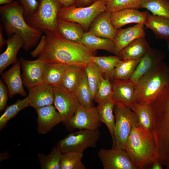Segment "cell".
Segmentation results:
<instances>
[{"instance_id":"cell-18","label":"cell","mask_w":169,"mask_h":169,"mask_svg":"<svg viewBox=\"0 0 169 169\" xmlns=\"http://www.w3.org/2000/svg\"><path fill=\"white\" fill-rule=\"evenodd\" d=\"M111 13L105 10L101 13L92 22L88 31L96 36L115 40L118 29L112 25Z\"/></svg>"},{"instance_id":"cell-29","label":"cell","mask_w":169,"mask_h":169,"mask_svg":"<svg viewBox=\"0 0 169 169\" xmlns=\"http://www.w3.org/2000/svg\"><path fill=\"white\" fill-rule=\"evenodd\" d=\"M130 108L137 116L138 125L152 133L153 115L151 103H134Z\"/></svg>"},{"instance_id":"cell-45","label":"cell","mask_w":169,"mask_h":169,"mask_svg":"<svg viewBox=\"0 0 169 169\" xmlns=\"http://www.w3.org/2000/svg\"><path fill=\"white\" fill-rule=\"evenodd\" d=\"M3 26L2 24L0 25V51H2L3 47L5 44H6L7 40H5L3 37Z\"/></svg>"},{"instance_id":"cell-15","label":"cell","mask_w":169,"mask_h":169,"mask_svg":"<svg viewBox=\"0 0 169 169\" xmlns=\"http://www.w3.org/2000/svg\"><path fill=\"white\" fill-rule=\"evenodd\" d=\"M38 115L37 120L38 133L45 134L51 131L55 126L62 122L58 111L53 105L35 109Z\"/></svg>"},{"instance_id":"cell-30","label":"cell","mask_w":169,"mask_h":169,"mask_svg":"<svg viewBox=\"0 0 169 169\" xmlns=\"http://www.w3.org/2000/svg\"><path fill=\"white\" fill-rule=\"evenodd\" d=\"M74 92L80 104L89 108L94 106L93 101L94 100L88 82L84 68L79 82Z\"/></svg>"},{"instance_id":"cell-32","label":"cell","mask_w":169,"mask_h":169,"mask_svg":"<svg viewBox=\"0 0 169 169\" xmlns=\"http://www.w3.org/2000/svg\"><path fill=\"white\" fill-rule=\"evenodd\" d=\"M121 60L115 56H93L91 61L96 64L99 67L105 78L110 80L113 78L115 68L117 64Z\"/></svg>"},{"instance_id":"cell-22","label":"cell","mask_w":169,"mask_h":169,"mask_svg":"<svg viewBox=\"0 0 169 169\" xmlns=\"http://www.w3.org/2000/svg\"><path fill=\"white\" fill-rule=\"evenodd\" d=\"M6 50L0 55V74L8 66L19 60L17 55L20 49L23 47L24 42L18 35L14 34L8 37Z\"/></svg>"},{"instance_id":"cell-31","label":"cell","mask_w":169,"mask_h":169,"mask_svg":"<svg viewBox=\"0 0 169 169\" xmlns=\"http://www.w3.org/2000/svg\"><path fill=\"white\" fill-rule=\"evenodd\" d=\"M88 82L94 100L103 77L102 72L98 65L91 61L84 67Z\"/></svg>"},{"instance_id":"cell-26","label":"cell","mask_w":169,"mask_h":169,"mask_svg":"<svg viewBox=\"0 0 169 169\" xmlns=\"http://www.w3.org/2000/svg\"><path fill=\"white\" fill-rule=\"evenodd\" d=\"M150 47L144 36L133 41L116 55L121 60L141 59Z\"/></svg>"},{"instance_id":"cell-39","label":"cell","mask_w":169,"mask_h":169,"mask_svg":"<svg viewBox=\"0 0 169 169\" xmlns=\"http://www.w3.org/2000/svg\"><path fill=\"white\" fill-rule=\"evenodd\" d=\"M142 0H109L106 6L105 10L110 13L126 8H140Z\"/></svg>"},{"instance_id":"cell-44","label":"cell","mask_w":169,"mask_h":169,"mask_svg":"<svg viewBox=\"0 0 169 169\" xmlns=\"http://www.w3.org/2000/svg\"><path fill=\"white\" fill-rule=\"evenodd\" d=\"M93 0H77L75 5L77 7L89 6L93 3Z\"/></svg>"},{"instance_id":"cell-14","label":"cell","mask_w":169,"mask_h":169,"mask_svg":"<svg viewBox=\"0 0 169 169\" xmlns=\"http://www.w3.org/2000/svg\"><path fill=\"white\" fill-rule=\"evenodd\" d=\"M110 81L113 89L112 99L115 104L130 108L135 103V84L130 79L113 78Z\"/></svg>"},{"instance_id":"cell-27","label":"cell","mask_w":169,"mask_h":169,"mask_svg":"<svg viewBox=\"0 0 169 169\" xmlns=\"http://www.w3.org/2000/svg\"><path fill=\"white\" fill-rule=\"evenodd\" d=\"M57 28L58 32L64 38L72 42L81 43L85 31L80 24L58 19Z\"/></svg>"},{"instance_id":"cell-49","label":"cell","mask_w":169,"mask_h":169,"mask_svg":"<svg viewBox=\"0 0 169 169\" xmlns=\"http://www.w3.org/2000/svg\"><path fill=\"white\" fill-rule=\"evenodd\" d=\"M166 169H169V165L166 166Z\"/></svg>"},{"instance_id":"cell-2","label":"cell","mask_w":169,"mask_h":169,"mask_svg":"<svg viewBox=\"0 0 169 169\" xmlns=\"http://www.w3.org/2000/svg\"><path fill=\"white\" fill-rule=\"evenodd\" d=\"M0 21L8 36L16 34L23 40L24 49L27 51L38 43L43 32L29 26L24 17V10L19 1L0 7Z\"/></svg>"},{"instance_id":"cell-28","label":"cell","mask_w":169,"mask_h":169,"mask_svg":"<svg viewBox=\"0 0 169 169\" xmlns=\"http://www.w3.org/2000/svg\"><path fill=\"white\" fill-rule=\"evenodd\" d=\"M81 43L93 51L104 50L114 54L115 47L113 41L96 36L89 31L84 33Z\"/></svg>"},{"instance_id":"cell-7","label":"cell","mask_w":169,"mask_h":169,"mask_svg":"<svg viewBox=\"0 0 169 169\" xmlns=\"http://www.w3.org/2000/svg\"><path fill=\"white\" fill-rule=\"evenodd\" d=\"M106 3L102 1L93 3L86 7H77L74 5L62 7L59 10L58 19L77 23L88 31L93 20L101 13L106 10Z\"/></svg>"},{"instance_id":"cell-23","label":"cell","mask_w":169,"mask_h":169,"mask_svg":"<svg viewBox=\"0 0 169 169\" xmlns=\"http://www.w3.org/2000/svg\"><path fill=\"white\" fill-rule=\"evenodd\" d=\"M97 104L96 108L100 120L108 129L112 139V148H114L115 146L114 135L115 118L113 113L115 103L111 99Z\"/></svg>"},{"instance_id":"cell-19","label":"cell","mask_w":169,"mask_h":169,"mask_svg":"<svg viewBox=\"0 0 169 169\" xmlns=\"http://www.w3.org/2000/svg\"><path fill=\"white\" fill-rule=\"evenodd\" d=\"M21 68L20 63L18 60L14 64L10 69L1 74V78L7 85L8 97L10 99L18 94L24 97L27 95L20 74Z\"/></svg>"},{"instance_id":"cell-40","label":"cell","mask_w":169,"mask_h":169,"mask_svg":"<svg viewBox=\"0 0 169 169\" xmlns=\"http://www.w3.org/2000/svg\"><path fill=\"white\" fill-rule=\"evenodd\" d=\"M113 89L110 81L107 78H102L96 93L94 101L98 103L112 99Z\"/></svg>"},{"instance_id":"cell-13","label":"cell","mask_w":169,"mask_h":169,"mask_svg":"<svg viewBox=\"0 0 169 169\" xmlns=\"http://www.w3.org/2000/svg\"><path fill=\"white\" fill-rule=\"evenodd\" d=\"M19 60L23 70V85L28 89L43 83V72L46 62L38 58L30 61L20 57Z\"/></svg>"},{"instance_id":"cell-33","label":"cell","mask_w":169,"mask_h":169,"mask_svg":"<svg viewBox=\"0 0 169 169\" xmlns=\"http://www.w3.org/2000/svg\"><path fill=\"white\" fill-rule=\"evenodd\" d=\"M141 59L121 60L115 66L113 78L129 79L132 76Z\"/></svg>"},{"instance_id":"cell-41","label":"cell","mask_w":169,"mask_h":169,"mask_svg":"<svg viewBox=\"0 0 169 169\" xmlns=\"http://www.w3.org/2000/svg\"><path fill=\"white\" fill-rule=\"evenodd\" d=\"M19 2L23 8L24 18L34 14L38 8V2L36 0H19Z\"/></svg>"},{"instance_id":"cell-38","label":"cell","mask_w":169,"mask_h":169,"mask_svg":"<svg viewBox=\"0 0 169 169\" xmlns=\"http://www.w3.org/2000/svg\"><path fill=\"white\" fill-rule=\"evenodd\" d=\"M84 68L69 65L61 85L67 90L74 92L80 80Z\"/></svg>"},{"instance_id":"cell-8","label":"cell","mask_w":169,"mask_h":169,"mask_svg":"<svg viewBox=\"0 0 169 169\" xmlns=\"http://www.w3.org/2000/svg\"><path fill=\"white\" fill-rule=\"evenodd\" d=\"M114 112L115 118L114 147L125 150L127 140L133 127L138 124V119L130 107L122 105L115 104Z\"/></svg>"},{"instance_id":"cell-6","label":"cell","mask_w":169,"mask_h":169,"mask_svg":"<svg viewBox=\"0 0 169 169\" xmlns=\"http://www.w3.org/2000/svg\"><path fill=\"white\" fill-rule=\"evenodd\" d=\"M62 7L57 0H39L35 13L24 18L29 26L43 33L57 31V16Z\"/></svg>"},{"instance_id":"cell-20","label":"cell","mask_w":169,"mask_h":169,"mask_svg":"<svg viewBox=\"0 0 169 169\" xmlns=\"http://www.w3.org/2000/svg\"><path fill=\"white\" fill-rule=\"evenodd\" d=\"M163 57L162 52L150 47L141 59L130 79L136 85L142 76L163 60Z\"/></svg>"},{"instance_id":"cell-10","label":"cell","mask_w":169,"mask_h":169,"mask_svg":"<svg viewBox=\"0 0 169 169\" xmlns=\"http://www.w3.org/2000/svg\"><path fill=\"white\" fill-rule=\"evenodd\" d=\"M53 89L54 104L64 124L74 115L80 103L74 93L61 84L54 86Z\"/></svg>"},{"instance_id":"cell-34","label":"cell","mask_w":169,"mask_h":169,"mask_svg":"<svg viewBox=\"0 0 169 169\" xmlns=\"http://www.w3.org/2000/svg\"><path fill=\"white\" fill-rule=\"evenodd\" d=\"M63 153L56 146H54L47 155L39 153L38 159L41 169H60V160Z\"/></svg>"},{"instance_id":"cell-46","label":"cell","mask_w":169,"mask_h":169,"mask_svg":"<svg viewBox=\"0 0 169 169\" xmlns=\"http://www.w3.org/2000/svg\"><path fill=\"white\" fill-rule=\"evenodd\" d=\"M162 165L157 160L155 161L151 166L150 169H162Z\"/></svg>"},{"instance_id":"cell-5","label":"cell","mask_w":169,"mask_h":169,"mask_svg":"<svg viewBox=\"0 0 169 169\" xmlns=\"http://www.w3.org/2000/svg\"><path fill=\"white\" fill-rule=\"evenodd\" d=\"M169 88V66L163 60L145 74L135 85V103H151Z\"/></svg>"},{"instance_id":"cell-36","label":"cell","mask_w":169,"mask_h":169,"mask_svg":"<svg viewBox=\"0 0 169 169\" xmlns=\"http://www.w3.org/2000/svg\"><path fill=\"white\" fill-rule=\"evenodd\" d=\"M83 152L73 151L63 153L60 169H86L82 162Z\"/></svg>"},{"instance_id":"cell-50","label":"cell","mask_w":169,"mask_h":169,"mask_svg":"<svg viewBox=\"0 0 169 169\" xmlns=\"http://www.w3.org/2000/svg\"><path fill=\"white\" fill-rule=\"evenodd\" d=\"M168 49L169 50V45H168Z\"/></svg>"},{"instance_id":"cell-16","label":"cell","mask_w":169,"mask_h":169,"mask_svg":"<svg viewBox=\"0 0 169 169\" xmlns=\"http://www.w3.org/2000/svg\"><path fill=\"white\" fill-rule=\"evenodd\" d=\"M147 12H141L137 9L126 8L111 12L110 14L111 23L117 29L132 23L145 25Z\"/></svg>"},{"instance_id":"cell-24","label":"cell","mask_w":169,"mask_h":169,"mask_svg":"<svg viewBox=\"0 0 169 169\" xmlns=\"http://www.w3.org/2000/svg\"><path fill=\"white\" fill-rule=\"evenodd\" d=\"M144 25L146 28H149L153 31L157 38L169 42V18L151 14L148 12Z\"/></svg>"},{"instance_id":"cell-48","label":"cell","mask_w":169,"mask_h":169,"mask_svg":"<svg viewBox=\"0 0 169 169\" xmlns=\"http://www.w3.org/2000/svg\"><path fill=\"white\" fill-rule=\"evenodd\" d=\"M109 1V0H93V3L98 1H102L106 3L107 4Z\"/></svg>"},{"instance_id":"cell-11","label":"cell","mask_w":169,"mask_h":169,"mask_svg":"<svg viewBox=\"0 0 169 169\" xmlns=\"http://www.w3.org/2000/svg\"><path fill=\"white\" fill-rule=\"evenodd\" d=\"M69 130L99 129L101 125L96 107L89 108L80 104L74 115L64 124Z\"/></svg>"},{"instance_id":"cell-47","label":"cell","mask_w":169,"mask_h":169,"mask_svg":"<svg viewBox=\"0 0 169 169\" xmlns=\"http://www.w3.org/2000/svg\"><path fill=\"white\" fill-rule=\"evenodd\" d=\"M13 0H0V4H9L13 2Z\"/></svg>"},{"instance_id":"cell-4","label":"cell","mask_w":169,"mask_h":169,"mask_svg":"<svg viewBox=\"0 0 169 169\" xmlns=\"http://www.w3.org/2000/svg\"><path fill=\"white\" fill-rule=\"evenodd\" d=\"M125 150L138 169H150L158 160L156 145L152 133L138 124L133 127Z\"/></svg>"},{"instance_id":"cell-21","label":"cell","mask_w":169,"mask_h":169,"mask_svg":"<svg viewBox=\"0 0 169 169\" xmlns=\"http://www.w3.org/2000/svg\"><path fill=\"white\" fill-rule=\"evenodd\" d=\"M144 25L137 23L125 29H118L116 36L114 41V54L117 55L121 50L134 40L145 36Z\"/></svg>"},{"instance_id":"cell-35","label":"cell","mask_w":169,"mask_h":169,"mask_svg":"<svg viewBox=\"0 0 169 169\" xmlns=\"http://www.w3.org/2000/svg\"><path fill=\"white\" fill-rule=\"evenodd\" d=\"M30 106L27 96L23 100L18 99L13 104L7 106L0 117V130L1 131L5 127L8 121L20 111Z\"/></svg>"},{"instance_id":"cell-12","label":"cell","mask_w":169,"mask_h":169,"mask_svg":"<svg viewBox=\"0 0 169 169\" xmlns=\"http://www.w3.org/2000/svg\"><path fill=\"white\" fill-rule=\"evenodd\" d=\"M98 155L104 169H138L131 160L125 151L118 147L102 148Z\"/></svg>"},{"instance_id":"cell-42","label":"cell","mask_w":169,"mask_h":169,"mask_svg":"<svg viewBox=\"0 0 169 169\" xmlns=\"http://www.w3.org/2000/svg\"><path fill=\"white\" fill-rule=\"evenodd\" d=\"M8 97V90L4 84L3 81L0 79V111L5 110Z\"/></svg>"},{"instance_id":"cell-9","label":"cell","mask_w":169,"mask_h":169,"mask_svg":"<svg viewBox=\"0 0 169 169\" xmlns=\"http://www.w3.org/2000/svg\"><path fill=\"white\" fill-rule=\"evenodd\" d=\"M100 136L99 129L79 130L68 134L59 141L56 146L63 153L73 151L83 152L88 148H95Z\"/></svg>"},{"instance_id":"cell-3","label":"cell","mask_w":169,"mask_h":169,"mask_svg":"<svg viewBox=\"0 0 169 169\" xmlns=\"http://www.w3.org/2000/svg\"><path fill=\"white\" fill-rule=\"evenodd\" d=\"M153 115L152 133L156 142L157 159L169 165V88L151 103Z\"/></svg>"},{"instance_id":"cell-37","label":"cell","mask_w":169,"mask_h":169,"mask_svg":"<svg viewBox=\"0 0 169 169\" xmlns=\"http://www.w3.org/2000/svg\"><path fill=\"white\" fill-rule=\"evenodd\" d=\"M140 8L146 9L153 15L169 18L168 0H142Z\"/></svg>"},{"instance_id":"cell-17","label":"cell","mask_w":169,"mask_h":169,"mask_svg":"<svg viewBox=\"0 0 169 169\" xmlns=\"http://www.w3.org/2000/svg\"><path fill=\"white\" fill-rule=\"evenodd\" d=\"M28 90L30 106L35 110L54 104V89L51 85L43 83Z\"/></svg>"},{"instance_id":"cell-1","label":"cell","mask_w":169,"mask_h":169,"mask_svg":"<svg viewBox=\"0 0 169 169\" xmlns=\"http://www.w3.org/2000/svg\"><path fill=\"white\" fill-rule=\"evenodd\" d=\"M36 48L31 53L33 57L46 63L62 64L84 67L91 61L95 51L81 43L68 40L56 31L44 32Z\"/></svg>"},{"instance_id":"cell-25","label":"cell","mask_w":169,"mask_h":169,"mask_svg":"<svg viewBox=\"0 0 169 169\" xmlns=\"http://www.w3.org/2000/svg\"><path fill=\"white\" fill-rule=\"evenodd\" d=\"M68 65L46 63L42 74L43 83L53 87L61 84Z\"/></svg>"},{"instance_id":"cell-43","label":"cell","mask_w":169,"mask_h":169,"mask_svg":"<svg viewBox=\"0 0 169 169\" xmlns=\"http://www.w3.org/2000/svg\"><path fill=\"white\" fill-rule=\"evenodd\" d=\"M63 7L75 5L77 0H57Z\"/></svg>"}]
</instances>
